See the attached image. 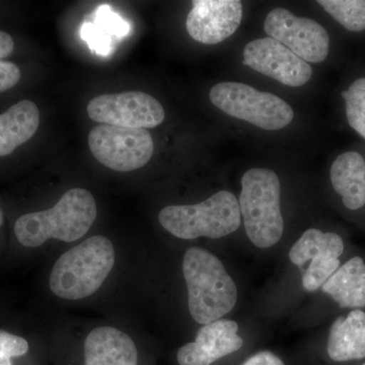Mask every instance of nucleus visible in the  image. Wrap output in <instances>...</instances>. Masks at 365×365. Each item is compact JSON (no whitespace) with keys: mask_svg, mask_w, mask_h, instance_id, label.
Returning <instances> with one entry per match:
<instances>
[{"mask_svg":"<svg viewBox=\"0 0 365 365\" xmlns=\"http://www.w3.org/2000/svg\"><path fill=\"white\" fill-rule=\"evenodd\" d=\"M90 20L97 24L113 39H123L131 32V26L120 14L115 13L109 4H101L90 16Z\"/></svg>","mask_w":365,"mask_h":365,"instance_id":"nucleus-21","label":"nucleus"},{"mask_svg":"<svg viewBox=\"0 0 365 365\" xmlns=\"http://www.w3.org/2000/svg\"><path fill=\"white\" fill-rule=\"evenodd\" d=\"M211 103L228 116L267 131L280 130L294 120L292 108L282 98L241 83H220L211 88Z\"/></svg>","mask_w":365,"mask_h":365,"instance_id":"nucleus-6","label":"nucleus"},{"mask_svg":"<svg viewBox=\"0 0 365 365\" xmlns=\"http://www.w3.org/2000/svg\"><path fill=\"white\" fill-rule=\"evenodd\" d=\"M97 215V203L90 191L71 189L52 208L19 217L14 235L26 248H37L50 239L78 241L90 230Z\"/></svg>","mask_w":365,"mask_h":365,"instance_id":"nucleus-1","label":"nucleus"},{"mask_svg":"<svg viewBox=\"0 0 365 365\" xmlns=\"http://www.w3.org/2000/svg\"><path fill=\"white\" fill-rule=\"evenodd\" d=\"M81 38L88 43L91 51L101 56H108L114 51V39L90 19L81 26Z\"/></svg>","mask_w":365,"mask_h":365,"instance_id":"nucleus-23","label":"nucleus"},{"mask_svg":"<svg viewBox=\"0 0 365 365\" xmlns=\"http://www.w3.org/2000/svg\"><path fill=\"white\" fill-rule=\"evenodd\" d=\"M93 121L125 128H155L165 120L162 104L143 91L107 93L93 98L88 105Z\"/></svg>","mask_w":365,"mask_h":365,"instance_id":"nucleus-8","label":"nucleus"},{"mask_svg":"<svg viewBox=\"0 0 365 365\" xmlns=\"http://www.w3.org/2000/svg\"><path fill=\"white\" fill-rule=\"evenodd\" d=\"M264 30L269 37L284 45L307 63H319L328 56L329 34L312 19L299 18L292 11L278 7L266 16Z\"/></svg>","mask_w":365,"mask_h":365,"instance_id":"nucleus-9","label":"nucleus"},{"mask_svg":"<svg viewBox=\"0 0 365 365\" xmlns=\"http://www.w3.org/2000/svg\"><path fill=\"white\" fill-rule=\"evenodd\" d=\"M0 365H14V364L13 361H11V359H9V357L0 355Z\"/></svg>","mask_w":365,"mask_h":365,"instance_id":"nucleus-28","label":"nucleus"},{"mask_svg":"<svg viewBox=\"0 0 365 365\" xmlns=\"http://www.w3.org/2000/svg\"><path fill=\"white\" fill-rule=\"evenodd\" d=\"M342 97L348 123L365 139V78L356 79L347 91H342Z\"/></svg>","mask_w":365,"mask_h":365,"instance_id":"nucleus-20","label":"nucleus"},{"mask_svg":"<svg viewBox=\"0 0 365 365\" xmlns=\"http://www.w3.org/2000/svg\"><path fill=\"white\" fill-rule=\"evenodd\" d=\"M4 213H2L1 208H0V227L4 225Z\"/></svg>","mask_w":365,"mask_h":365,"instance_id":"nucleus-29","label":"nucleus"},{"mask_svg":"<svg viewBox=\"0 0 365 365\" xmlns=\"http://www.w3.org/2000/svg\"><path fill=\"white\" fill-rule=\"evenodd\" d=\"M280 194L279 178L273 170L255 168L242 175L240 211L250 241L258 248H270L282 237Z\"/></svg>","mask_w":365,"mask_h":365,"instance_id":"nucleus-4","label":"nucleus"},{"mask_svg":"<svg viewBox=\"0 0 365 365\" xmlns=\"http://www.w3.org/2000/svg\"><path fill=\"white\" fill-rule=\"evenodd\" d=\"M334 190L350 210L365 205V160L356 151H347L336 158L331 167Z\"/></svg>","mask_w":365,"mask_h":365,"instance_id":"nucleus-16","label":"nucleus"},{"mask_svg":"<svg viewBox=\"0 0 365 365\" xmlns=\"http://www.w3.org/2000/svg\"><path fill=\"white\" fill-rule=\"evenodd\" d=\"M362 365H365V364H362Z\"/></svg>","mask_w":365,"mask_h":365,"instance_id":"nucleus-30","label":"nucleus"},{"mask_svg":"<svg viewBox=\"0 0 365 365\" xmlns=\"http://www.w3.org/2000/svg\"><path fill=\"white\" fill-rule=\"evenodd\" d=\"M158 220L165 230L179 239H220L240 227L242 215L234 194L220 191L201 203L167 206L160 210Z\"/></svg>","mask_w":365,"mask_h":365,"instance_id":"nucleus-5","label":"nucleus"},{"mask_svg":"<svg viewBox=\"0 0 365 365\" xmlns=\"http://www.w3.org/2000/svg\"><path fill=\"white\" fill-rule=\"evenodd\" d=\"M138 359L130 336L113 327L93 329L83 345V365H138Z\"/></svg>","mask_w":365,"mask_h":365,"instance_id":"nucleus-13","label":"nucleus"},{"mask_svg":"<svg viewBox=\"0 0 365 365\" xmlns=\"http://www.w3.org/2000/svg\"><path fill=\"white\" fill-rule=\"evenodd\" d=\"M242 4L239 0H195L187 16L190 37L205 45L227 40L241 25Z\"/></svg>","mask_w":365,"mask_h":365,"instance_id":"nucleus-11","label":"nucleus"},{"mask_svg":"<svg viewBox=\"0 0 365 365\" xmlns=\"http://www.w3.org/2000/svg\"><path fill=\"white\" fill-rule=\"evenodd\" d=\"M343 251L344 244L340 235L309 228L290 249L289 259L294 265L302 267L307 261L319 257L339 259Z\"/></svg>","mask_w":365,"mask_h":365,"instance_id":"nucleus-18","label":"nucleus"},{"mask_svg":"<svg viewBox=\"0 0 365 365\" xmlns=\"http://www.w3.org/2000/svg\"><path fill=\"white\" fill-rule=\"evenodd\" d=\"M339 259L319 257L314 258L302 276V287L309 292H316L339 269Z\"/></svg>","mask_w":365,"mask_h":365,"instance_id":"nucleus-22","label":"nucleus"},{"mask_svg":"<svg viewBox=\"0 0 365 365\" xmlns=\"http://www.w3.org/2000/svg\"><path fill=\"white\" fill-rule=\"evenodd\" d=\"M21 71L11 61L0 60V93L11 91L20 83Z\"/></svg>","mask_w":365,"mask_h":365,"instance_id":"nucleus-25","label":"nucleus"},{"mask_svg":"<svg viewBox=\"0 0 365 365\" xmlns=\"http://www.w3.org/2000/svg\"><path fill=\"white\" fill-rule=\"evenodd\" d=\"M114 264L112 242L104 235H93L56 261L50 275V288L60 299H86L102 287Z\"/></svg>","mask_w":365,"mask_h":365,"instance_id":"nucleus-3","label":"nucleus"},{"mask_svg":"<svg viewBox=\"0 0 365 365\" xmlns=\"http://www.w3.org/2000/svg\"><path fill=\"white\" fill-rule=\"evenodd\" d=\"M30 349L28 341L21 336L0 331V355L16 359L26 355Z\"/></svg>","mask_w":365,"mask_h":365,"instance_id":"nucleus-24","label":"nucleus"},{"mask_svg":"<svg viewBox=\"0 0 365 365\" xmlns=\"http://www.w3.org/2000/svg\"><path fill=\"white\" fill-rule=\"evenodd\" d=\"M242 63L287 86L306 85L313 74L307 62L270 37L248 43L242 52Z\"/></svg>","mask_w":365,"mask_h":365,"instance_id":"nucleus-10","label":"nucleus"},{"mask_svg":"<svg viewBox=\"0 0 365 365\" xmlns=\"http://www.w3.org/2000/svg\"><path fill=\"white\" fill-rule=\"evenodd\" d=\"M88 140L96 160L116 172L140 169L155 153L153 137L143 128L103 124L91 129Z\"/></svg>","mask_w":365,"mask_h":365,"instance_id":"nucleus-7","label":"nucleus"},{"mask_svg":"<svg viewBox=\"0 0 365 365\" xmlns=\"http://www.w3.org/2000/svg\"><path fill=\"white\" fill-rule=\"evenodd\" d=\"M318 4L346 30H365V0H319Z\"/></svg>","mask_w":365,"mask_h":365,"instance_id":"nucleus-19","label":"nucleus"},{"mask_svg":"<svg viewBox=\"0 0 365 365\" xmlns=\"http://www.w3.org/2000/svg\"><path fill=\"white\" fill-rule=\"evenodd\" d=\"M16 48L14 38L9 33L0 30V60H4L13 54Z\"/></svg>","mask_w":365,"mask_h":365,"instance_id":"nucleus-27","label":"nucleus"},{"mask_svg":"<svg viewBox=\"0 0 365 365\" xmlns=\"http://www.w3.org/2000/svg\"><path fill=\"white\" fill-rule=\"evenodd\" d=\"M182 274L189 312L197 323H213L234 309L237 285L215 255L201 248L189 249L182 259Z\"/></svg>","mask_w":365,"mask_h":365,"instance_id":"nucleus-2","label":"nucleus"},{"mask_svg":"<svg viewBox=\"0 0 365 365\" xmlns=\"http://www.w3.org/2000/svg\"><path fill=\"white\" fill-rule=\"evenodd\" d=\"M341 307H365V264L360 257L346 262L322 287Z\"/></svg>","mask_w":365,"mask_h":365,"instance_id":"nucleus-17","label":"nucleus"},{"mask_svg":"<svg viewBox=\"0 0 365 365\" xmlns=\"http://www.w3.org/2000/svg\"><path fill=\"white\" fill-rule=\"evenodd\" d=\"M239 325L230 319H218L201 327L194 342L182 346L177 353L179 365H211L239 351L244 340L237 335Z\"/></svg>","mask_w":365,"mask_h":365,"instance_id":"nucleus-12","label":"nucleus"},{"mask_svg":"<svg viewBox=\"0 0 365 365\" xmlns=\"http://www.w3.org/2000/svg\"><path fill=\"white\" fill-rule=\"evenodd\" d=\"M39 126L40 110L33 101L21 100L0 113V158L29 143Z\"/></svg>","mask_w":365,"mask_h":365,"instance_id":"nucleus-14","label":"nucleus"},{"mask_svg":"<svg viewBox=\"0 0 365 365\" xmlns=\"http://www.w3.org/2000/svg\"><path fill=\"white\" fill-rule=\"evenodd\" d=\"M241 365H285L274 353L270 351H260L252 355L245 360Z\"/></svg>","mask_w":365,"mask_h":365,"instance_id":"nucleus-26","label":"nucleus"},{"mask_svg":"<svg viewBox=\"0 0 365 365\" xmlns=\"http://www.w3.org/2000/svg\"><path fill=\"white\" fill-rule=\"evenodd\" d=\"M327 352L336 362L365 359V313L350 312L347 318L336 319L329 333Z\"/></svg>","mask_w":365,"mask_h":365,"instance_id":"nucleus-15","label":"nucleus"}]
</instances>
